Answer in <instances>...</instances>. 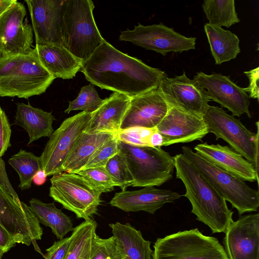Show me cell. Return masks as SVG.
Listing matches in <instances>:
<instances>
[{"mask_svg": "<svg viewBox=\"0 0 259 259\" xmlns=\"http://www.w3.org/2000/svg\"><path fill=\"white\" fill-rule=\"evenodd\" d=\"M195 152L208 162L244 181L258 182V171L254 166L228 146L199 144Z\"/></svg>", "mask_w": 259, "mask_h": 259, "instance_id": "21", "label": "cell"}, {"mask_svg": "<svg viewBox=\"0 0 259 259\" xmlns=\"http://www.w3.org/2000/svg\"><path fill=\"white\" fill-rule=\"evenodd\" d=\"M109 226L125 255V259H152L151 242L143 237L140 231L128 223L116 222Z\"/></svg>", "mask_w": 259, "mask_h": 259, "instance_id": "26", "label": "cell"}, {"mask_svg": "<svg viewBox=\"0 0 259 259\" xmlns=\"http://www.w3.org/2000/svg\"><path fill=\"white\" fill-rule=\"evenodd\" d=\"M193 80L207 91L211 101L227 108L233 116L240 117L245 113L249 118L251 117L248 95L229 77L220 73L208 75L200 72L194 76Z\"/></svg>", "mask_w": 259, "mask_h": 259, "instance_id": "17", "label": "cell"}, {"mask_svg": "<svg viewBox=\"0 0 259 259\" xmlns=\"http://www.w3.org/2000/svg\"><path fill=\"white\" fill-rule=\"evenodd\" d=\"M29 207L39 223L50 227L58 239H63L73 230L70 218L61 209L56 207L54 203H45L33 198L29 201Z\"/></svg>", "mask_w": 259, "mask_h": 259, "instance_id": "28", "label": "cell"}, {"mask_svg": "<svg viewBox=\"0 0 259 259\" xmlns=\"http://www.w3.org/2000/svg\"><path fill=\"white\" fill-rule=\"evenodd\" d=\"M49 196L78 219L89 220L96 213L101 193L83 177L63 172L50 179Z\"/></svg>", "mask_w": 259, "mask_h": 259, "instance_id": "8", "label": "cell"}, {"mask_svg": "<svg viewBox=\"0 0 259 259\" xmlns=\"http://www.w3.org/2000/svg\"><path fill=\"white\" fill-rule=\"evenodd\" d=\"M15 0H0V17L9 9Z\"/></svg>", "mask_w": 259, "mask_h": 259, "instance_id": "45", "label": "cell"}, {"mask_svg": "<svg viewBox=\"0 0 259 259\" xmlns=\"http://www.w3.org/2000/svg\"><path fill=\"white\" fill-rule=\"evenodd\" d=\"M0 184L16 200H20L9 181L6 170L5 163L2 158H0Z\"/></svg>", "mask_w": 259, "mask_h": 259, "instance_id": "41", "label": "cell"}, {"mask_svg": "<svg viewBox=\"0 0 259 259\" xmlns=\"http://www.w3.org/2000/svg\"><path fill=\"white\" fill-rule=\"evenodd\" d=\"M119 142L116 133L114 138L97 149L82 169L105 167L108 160L119 152Z\"/></svg>", "mask_w": 259, "mask_h": 259, "instance_id": "37", "label": "cell"}, {"mask_svg": "<svg viewBox=\"0 0 259 259\" xmlns=\"http://www.w3.org/2000/svg\"><path fill=\"white\" fill-rule=\"evenodd\" d=\"M91 113L81 111L65 119L52 134L39 156L47 176L62 172V166L75 142L84 131Z\"/></svg>", "mask_w": 259, "mask_h": 259, "instance_id": "10", "label": "cell"}, {"mask_svg": "<svg viewBox=\"0 0 259 259\" xmlns=\"http://www.w3.org/2000/svg\"><path fill=\"white\" fill-rule=\"evenodd\" d=\"M168 107L159 88L131 98L120 130L135 126L155 127L166 114Z\"/></svg>", "mask_w": 259, "mask_h": 259, "instance_id": "19", "label": "cell"}, {"mask_svg": "<svg viewBox=\"0 0 259 259\" xmlns=\"http://www.w3.org/2000/svg\"><path fill=\"white\" fill-rule=\"evenodd\" d=\"M116 133L100 132L89 134L83 132L62 166V171L76 173L81 170L101 146L114 138Z\"/></svg>", "mask_w": 259, "mask_h": 259, "instance_id": "25", "label": "cell"}, {"mask_svg": "<svg viewBox=\"0 0 259 259\" xmlns=\"http://www.w3.org/2000/svg\"><path fill=\"white\" fill-rule=\"evenodd\" d=\"M25 6L15 0L0 17V55L18 56L30 54L33 49L32 26L24 19Z\"/></svg>", "mask_w": 259, "mask_h": 259, "instance_id": "13", "label": "cell"}, {"mask_svg": "<svg viewBox=\"0 0 259 259\" xmlns=\"http://www.w3.org/2000/svg\"><path fill=\"white\" fill-rule=\"evenodd\" d=\"M156 130V127L147 128L135 126L120 130L116 133V136L119 141L129 145L136 146H150V137Z\"/></svg>", "mask_w": 259, "mask_h": 259, "instance_id": "36", "label": "cell"}, {"mask_svg": "<svg viewBox=\"0 0 259 259\" xmlns=\"http://www.w3.org/2000/svg\"><path fill=\"white\" fill-rule=\"evenodd\" d=\"M163 139L162 135L156 130L151 136L150 145L153 147L163 146Z\"/></svg>", "mask_w": 259, "mask_h": 259, "instance_id": "43", "label": "cell"}, {"mask_svg": "<svg viewBox=\"0 0 259 259\" xmlns=\"http://www.w3.org/2000/svg\"><path fill=\"white\" fill-rule=\"evenodd\" d=\"M55 118L52 113L22 103L17 104L15 124L23 127L29 136V145L42 137H50L54 132Z\"/></svg>", "mask_w": 259, "mask_h": 259, "instance_id": "24", "label": "cell"}, {"mask_svg": "<svg viewBox=\"0 0 259 259\" xmlns=\"http://www.w3.org/2000/svg\"><path fill=\"white\" fill-rule=\"evenodd\" d=\"M32 52L55 79L73 78L81 69L82 62L63 46L35 45Z\"/></svg>", "mask_w": 259, "mask_h": 259, "instance_id": "23", "label": "cell"}, {"mask_svg": "<svg viewBox=\"0 0 259 259\" xmlns=\"http://www.w3.org/2000/svg\"><path fill=\"white\" fill-rule=\"evenodd\" d=\"M204 29L216 65L235 59L240 52L239 39L234 33L208 23Z\"/></svg>", "mask_w": 259, "mask_h": 259, "instance_id": "27", "label": "cell"}, {"mask_svg": "<svg viewBox=\"0 0 259 259\" xmlns=\"http://www.w3.org/2000/svg\"><path fill=\"white\" fill-rule=\"evenodd\" d=\"M156 129L163 137V146L201 140L208 133L203 118L169 106Z\"/></svg>", "mask_w": 259, "mask_h": 259, "instance_id": "18", "label": "cell"}, {"mask_svg": "<svg viewBox=\"0 0 259 259\" xmlns=\"http://www.w3.org/2000/svg\"><path fill=\"white\" fill-rule=\"evenodd\" d=\"M3 254L0 252V259H2Z\"/></svg>", "mask_w": 259, "mask_h": 259, "instance_id": "47", "label": "cell"}, {"mask_svg": "<svg viewBox=\"0 0 259 259\" xmlns=\"http://www.w3.org/2000/svg\"><path fill=\"white\" fill-rule=\"evenodd\" d=\"M158 88L168 106L195 116L203 118L209 106L211 100L207 91L185 72L180 76L165 77Z\"/></svg>", "mask_w": 259, "mask_h": 259, "instance_id": "14", "label": "cell"}, {"mask_svg": "<svg viewBox=\"0 0 259 259\" xmlns=\"http://www.w3.org/2000/svg\"><path fill=\"white\" fill-rule=\"evenodd\" d=\"M0 225L13 238L16 243L29 246L41 239L43 229L29 206L16 200L0 184ZM40 253H41L39 251Z\"/></svg>", "mask_w": 259, "mask_h": 259, "instance_id": "11", "label": "cell"}, {"mask_svg": "<svg viewBox=\"0 0 259 259\" xmlns=\"http://www.w3.org/2000/svg\"><path fill=\"white\" fill-rule=\"evenodd\" d=\"M174 158L176 177L185 186L184 196L191 204L192 213L212 233H225L233 221V211L228 208L225 199L182 153Z\"/></svg>", "mask_w": 259, "mask_h": 259, "instance_id": "2", "label": "cell"}, {"mask_svg": "<svg viewBox=\"0 0 259 259\" xmlns=\"http://www.w3.org/2000/svg\"><path fill=\"white\" fill-rule=\"evenodd\" d=\"M55 78L45 68L36 55H20L8 74L0 79V97L27 99L46 92Z\"/></svg>", "mask_w": 259, "mask_h": 259, "instance_id": "9", "label": "cell"}, {"mask_svg": "<svg viewBox=\"0 0 259 259\" xmlns=\"http://www.w3.org/2000/svg\"><path fill=\"white\" fill-rule=\"evenodd\" d=\"M80 71L91 83L130 98L158 89L167 77L164 71L118 51L105 40L82 62Z\"/></svg>", "mask_w": 259, "mask_h": 259, "instance_id": "1", "label": "cell"}, {"mask_svg": "<svg viewBox=\"0 0 259 259\" xmlns=\"http://www.w3.org/2000/svg\"><path fill=\"white\" fill-rule=\"evenodd\" d=\"M12 131L8 118L4 111L0 114V158L11 146Z\"/></svg>", "mask_w": 259, "mask_h": 259, "instance_id": "38", "label": "cell"}, {"mask_svg": "<svg viewBox=\"0 0 259 259\" xmlns=\"http://www.w3.org/2000/svg\"><path fill=\"white\" fill-rule=\"evenodd\" d=\"M16 244L13 238L0 225V252L3 254L10 250Z\"/></svg>", "mask_w": 259, "mask_h": 259, "instance_id": "42", "label": "cell"}, {"mask_svg": "<svg viewBox=\"0 0 259 259\" xmlns=\"http://www.w3.org/2000/svg\"><path fill=\"white\" fill-rule=\"evenodd\" d=\"M3 111L4 110H2V108H1V107L0 106V114H1L3 112Z\"/></svg>", "mask_w": 259, "mask_h": 259, "instance_id": "46", "label": "cell"}, {"mask_svg": "<svg viewBox=\"0 0 259 259\" xmlns=\"http://www.w3.org/2000/svg\"><path fill=\"white\" fill-rule=\"evenodd\" d=\"M153 247L152 259H228L217 238L197 228L158 238Z\"/></svg>", "mask_w": 259, "mask_h": 259, "instance_id": "6", "label": "cell"}, {"mask_svg": "<svg viewBox=\"0 0 259 259\" xmlns=\"http://www.w3.org/2000/svg\"><path fill=\"white\" fill-rule=\"evenodd\" d=\"M208 133L222 139L235 151L251 163L258 171V122L257 132L247 128L240 120L218 106H209L203 116Z\"/></svg>", "mask_w": 259, "mask_h": 259, "instance_id": "7", "label": "cell"}, {"mask_svg": "<svg viewBox=\"0 0 259 259\" xmlns=\"http://www.w3.org/2000/svg\"><path fill=\"white\" fill-rule=\"evenodd\" d=\"M119 39L165 56L169 52L195 49L196 38L184 36L163 23L147 26L139 23L133 30L121 31Z\"/></svg>", "mask_w": 259, "mask_h": 259, "instance_id": "12", "label": "cell"}, {"mask_svg": "<svg viewBox=\"0 0 259 259\" xmlns=\"http://www.w3.org/2000/svg\"><path fill=\"white\" fill-rule=\"evenodd\" d=\"M105 168L115 186L119 187L121 191L126 190L127 187L132 186L133 177L125 158L120 151L108 160Z\"/></svg>", "mask_w": 259, "mask_h": 259, "instance_id": "32", "label": "cell"}, {"mask_svg": "<svg viewBox=\"0 0 259 259\" xmlns=\"http://www.w3.org/2000/svg\"><path fill=\"white\" fill-rule=\"evenodd\" d=\"M244 73L248 77L249 81V86L247 88H243L244 91L245 93H249V98L256 99L258 100L259 67H257L248 71H244Z\"/></svg>", "mask_w": 259, "mask_h": 259, "instance_id": "40", "label": "cell"}, {"mask_svg": "<svg viewBox=\"0 0 259 259\" xmlns=\"http://www.w3.org/2000/svg\"><path fill=\"white\" fill-rule=\"evenodd\" d=\"M130 100V97L115 92L104 99L102 105L91 113V118L83 132L89 134L117 133L120 130Z\"/></svg>", "mask_w": 259, "mask_h": 259, "instance_id": "22", "label": "cell"}, {"mask_svg": "<svg viewBox=\"0 0 259 259\" xmlns=\"http://www.w3.org/2000/svg\"><path fill=\"white\" fill-rule=\"evenodd\" d=\"M125 255L113 236L106 239L94 237L91 259H125Z\"/></svg>", "mask_w": 259, "mask_h": 259, "instance_id": "34", "label": "cell"}, {"mask_svg": "<svg viewBox=\"0 0 259 259\" xmlns=\"http://www.w3.org/2000/svg\"><path fill=\"white\" fill-rule=\"evenodd\" d=\"M94 85L90 83L80 89L78 96L75 99L69 101L68 107L64 112L69 113L74 110H82L92 113L96 110L103 103Z\"/></svg>", "mask_w": 259, "mask_h": 259, "instance_id": "33", "label": "cell"}, {"mask_svg": "<svg viewBox=\"0 0 259 259\" xmlns=\"http://www.w3.org/2000/svg\"><path fill=\"white\" fill-rule=\"evenodd\" d=\"M91 0H65L61 35L62 46L75 58L87 60L105 40L96 25Z\"/></svg>", "mask_w": 259, "mask_h": 259, "instance_id": "3", "label": "cell"}, {"mask_svg": "<svg viewBox=\"0 0 259 259\" xmlns=\"http://www.w3.org/2000/svg\"><path fill=\"white\" fill-rule=\"evenodd\" d=\"M75 174L83 177L101 194L113 191L115 186L105 167L82 169Z\"/></svg>", "mask_w": 259, "mask_h": 259, "instance_id": "35", "label": "cell"}, {"mask_svg": "<svg viewBox=\"0 0 259 259\" xmlns=\"http://www.w3.org/2000/svg\"><path fill=\"white\" fill-rule=\"evenodd\" d=\"M47 177L45 172L41 169L35 175L32 182L36 185H41L46 182Z\"/></svg>", "mask_w": 259, "mask_h": 259, "instance_id": "44", "label": "cell"}, {"mask_svg": "<svg viewBox=\"0 0 259 259\" xmlns=\"http://www.w3.org/2000/svg\"><path fill=\"white\" fill-rule=\"evenodd\" d=\"M224 248L228 259H259V214L241 216L225 232Z\"/></svg>", "mask_w": 259, "mask_h": 259, "instance_id": "16", "label": "cell"}, {"mask_svg": "<svg viewBox=\"0 0 259 259\" xmlns=\"http://www.w3.org/2000/svg\"><path fill=\"white\" fill-rule=\"evenodd\" d=\"M202 8L210 25L228 28L240 21L234 0H205Z\"/></svg>", "mask_w": 259, "mask_h": 259, "instance_id": "30", "label": "cell"}, {"mask_svg": "<svg viewBox=\"0 0 259 259\" xmlns=\"http://www.w3.org/2000/svg\"><path fill=\"white\" fill-rule=\"evenodd\" d=\"M119 146L133 178L132 187L159 186L172 178L174 157L160 147L136 146L120 141Z\"/></svg>", "mask_w": 259, "mask_h": 259, "instance_id": "5", "label": "cell"}, {"mask_svg": "<svg viewBox=\"0 0 259 259\" xmlns=\"http://www.w3.org/2000/svg\"><path fill=\"white\" fill-rule=\"evenodd\" d=\"M8 162L18 174L20 180L18 187L21 190L31 188L34 176L42 169L39 156L23 149L12 155Z\"/></svg>", "mask_w": 259, "mask_h": 259, "instance_id": "31", "label": "cell"}, {"mask_svg": "<svg viewBox=\"0 0 259 259\" xmlns=\"http://www.w3.org/2000/svg\"><path fill=\"white\" fill-rule=\"evenodd\" d=\"M181 196L169 190L146 186L138 190L115 193L110 204L127 212L143 211L153 214L165 203L173 202Z\"/></svg>", "mask_w": 259, "mask_h": 259, "instance_id": "20", "label": "cell"}, {"mask_svg": "<svg viewBox=\"0 0 259 259\" xmlns=\"http://www.w3.org/2000/svg\"><path fill=\"white\" fill-rule=\"evenodd\" d=\"M70 237L63 238L55 241L49 248L45 259H64L70 244Z\"/></svg>", "mask_w": 259, "mask_h": 259, "instance_id": "39", "label": "cell"}, {"mask_svg": "<svg viewBox=\"0 0 259 259\" xmlns=\"http://www.w3.org/2000/svg\"><path fill=\"white\" fill-rule=\"evenodd\" d=\"M36 45L62 46L61 25L65 0H26Z\"/></svg>", "mask_w": 259, "mask_h": 259, "instance_id": "15", "label": "cell"}, {"mask_svg": "<svg viewBox=\"0 0 259 259\" xmlns=\"http://www.w3.org/2000/svg\"><path fill=\"white\" fill-rule=\"evenodd\" d=\"M97 224L90 219L73 228L64 259H91V247Z\"/></svg>", "mask_w": 259, "mask_h": 259, "instance_id": "29", "label": "cell"}, {"mask_svg": "<svg viewBox=\"0 0 259 259\" xmlns=\"http://www.w3.org/2000/svg\"><path fill=\"white\" fill-rule=\"evenodd\" d=\"M182 152L225 200L237 209L239 215L257 211L259 207L258 190L250 188L244 181L236 176L208 162L190 147L183 146Z\"/></svg>", "mask_w": 259, "mask_h": 259, "instance_id": "4", "label": "cell"}]
</instances>
